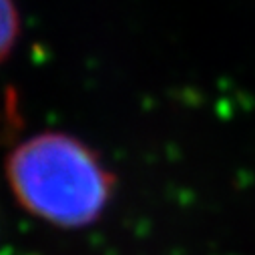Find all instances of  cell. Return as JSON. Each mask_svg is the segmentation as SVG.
<instances>
[{"instance_id":"obj_1","label":"cell","mask_w":255,"mask_h":255,"mask_svg":"<svg viewBox=\"0 0 255 255\" xmlns=\"http://www.w3.org/2000/svg\"><path fill=\"white\" fill-rule=\"evenodd\" d=\"M6 179L30 215L62 229H83L107 211L117 179L99 153L69 133H38L6 157Z\"/></svg>"},{"instance_id":"obj_2","label":"cell","mask_w":255,"mask_h":255,"mask_svg":"<svg viewBox=\"0 0 255 255\" xmlns=\"http://www.w3.org/2000/svg\"><path fill=\"white\" fill-rule=\"evenodd\" d=\"M20 36V14L14 0H0V62H4Z\"/></svg>"}]
</instances>
